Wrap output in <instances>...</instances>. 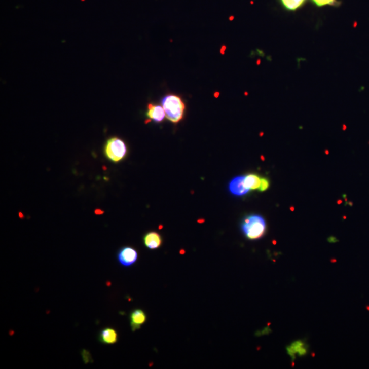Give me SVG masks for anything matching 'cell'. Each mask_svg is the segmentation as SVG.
<instances>
[{
  "label": "cell",
  "instance_id": "1",
  "mask_svg": "<svg viewBox=\"0 0 369 369\" xmlns=\"http://www.w3.org/2000/svg\"><path fill=\"white\" fill-rule=\"evenodd\" d=\"M266 223L264 217L259 215H251L245 217L241 229L245 237L251 240L259 239L266 232Z\"/></svg>",
  "mask_w": 369,
  "mask_h": 369
},
{
  "label": "cell",
  "instance_id": "2",
  "mask_svg": "<svg viewBox=\"0 0 369 369\" xmlns=\"http://www.w3.org/2000/svg\"><path fill=\"white\" fill-rule=\"evenodd\" d=\"M163 108L166 117L169 121L177 123L182 119L184 111V104L178 96L169 95L163 98Z\"/></svg>",
  "mask_w": 369,
  "mask_h": 369
},
{
  "label": "cell",
  "instance_id": "3",
  "mask_svg": "<svg viewBox=\"0 0 369 369\" xmlns=\"http://www.w3.org/2000/svg\"><path fill=\"white\" fill-rule=\"evenodd\" d=\"M127 146L125 142L118 137H113L107 141L105 148L106 156L114 162H119L126 156Z\"/></svg>",
  "mask_w": 369,
  "mask_h": 369
},
{
  "label": "cell",
  "instance_id": "4",
  "mask_svg": "<svg viewBox=\"0 0 369 369\" xmlns=\"http://www.w3.org/2000/svg\"><path fill=\"white\" fill-rule=\"evenodd\" d=\"M137 251L131 247H124L119 250L117 258L119 264L123 266L129 267L132 266L137 260Z\"/></svg>",
  "mask_w": 369,
  "mask_h": 369
},
{
  "label": "cell",
  "instance_id": "5",
  "mask_svg": "<svg viewBox=\"0 0 369 369\" xmlns=\"http://www.w3.org/2000/svg\"><path fill=\"white\" fill-rule=\"evenodd\" d=\"M229 190L236 196H243L248 194L249 190L244 184V176H237L233 178L229 184Z\"/></svg>",
  "mask_w": 369,
  "mask_h": 369
},
{
  "label": "cell",
  "instance_id": "6",
  "mask_svg": "<svg viewBox=\"0 0 369 369\" xmlns=\"http://www.w3.org/2000/svg\"><path fill=\"white\" fill-rule=\"evenodd\" d=\"M100 342L105 345H113L117 342L118 334L115 329L105 327L99 334Z\"/></svg>",
  "mask_w": 369,
  "mask_h": 369
},
{
  "label": "cell",
  "instance_id": "7",
  "mask_svg": "<svg viewBox=\"0 0 369 369\" xmlns=\"http://www.w3.org/2000/svg\"><path fill=\"white\" fill-rule=\"evenodd\" d=\"M146 321V315L144 312L140 309L135 310L130 315L131 326L133 330L140 328Z\"/></svg>",
  "mask_w": 369,
  "mask_h": 369
},
{
  "label": "cell",
  "instance_id": "8",
  "mask_svg": "<svg viewBox=\"0 0 369 369\" xmlns=\"http://www.w3.org/2000/svg\"><path fill=\"white\" fill-rule=\"evenodd\" d=\"M146 115L149 119L157 122V123H160L166 117V114H165L163 107H161L160 105H153V104H149Z\"/></svg>",
  "mask_w": 369,
  "mask_h": 369
},
{
  "label": "cell",
  "instance_id": "9",
  "mask_svg": "<svg viewBox=\"0 0 369 369\" xmlns=\"http://www.w3.org/2000/svg\"><path fill=\"white\" fill-rule=\"evenodd\" d=\"M144 245L151 250L160 248L162 245V239L160 234L156 232L147 233L144 238Z\"/></svg>",
  "mask_w": 369,
  "mask_h": 369
},
{
  "label": "cell",
  "instance_id": "10",
  "mask_svg": "<svg viewBox=\"0 0 369 369\" xmlns=\"http://www.w3.org/2000/svg\"><path fill=\"white\" fill-rule=\"evenodd\" d=\"M307 0H279L282 7L286 11L294 12L298 11L306 5Z\"/></svg>",
  "mask_w": 369,
  "mask_h": 369
},
{
  "label": "cell",
  "instance_id": "11",
  "mask_svg": "<svg viewBox=\"0 0 369 369\" xmlns=\"http://www.w3.org/2000/svg\"><path fill=\"white\" fill-rule=\"evenodd\" d=\"M262 178L254 174H249L244 176V184L247 189L250 190H259Z\"/></svg>",
  "mask_w": 369,
  "mask_h": 369
},
{
  "label": "cell",
  "instance_id": "12",
  "mask_svg": "<svg viewBox=\"0 0 369 369\" xmlns=\"http://www.w3.org/2000/svg\"><path fill=\"white\" fill-rule=\"evenodd\" d=\"M311 3L317 8L326 7V6H335L338 5L337 0H311Z\"/></svg>",
  "mask_w": 369,
  "mask_h": 369
},
{
  "label": "cell",
  "instance_id": "13",
  "mask_svg": "<svg viewBox=\"0 0 369 369\" xmlns=\"http://www.w3.org/2000/svg\"><path fill=\"white\" fill-rule=\"evenodd\" d=\"M269 187H270V182H269V180L267 178H262V181H261V186L259 190V191H266V190L268 189Z\"/></svg>",
  "mask_w": 369,
  "mask_h": 369
}]
</instances>
